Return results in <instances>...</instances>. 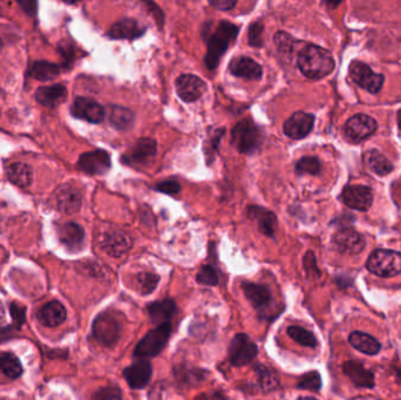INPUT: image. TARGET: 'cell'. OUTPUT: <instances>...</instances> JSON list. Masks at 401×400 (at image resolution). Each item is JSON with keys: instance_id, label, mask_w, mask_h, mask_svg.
Returning a JSON list of instances; mask_svg holds the SVG:
<instances>
[{"instance_id": "obj_9", "label": "cell", "mask_w": 401, "mask_h": 400, "mask_svg": "<svg viewBox=\"0 0 401 400\" xmlns=\"http://www.w3.org/2000/svg\"><path fill=\"white\" fill-rule=\"evenodd\" d=\"M377 122L369 115L357 114L349 119L344 126L347 139L353 143H360L369 139L377 131Z\"/></svg>"}, {"instance_id": "obj_33", "label": "cell", "mask_w": 401, "mask_h": 400, "mask_svg": "<svg viewBox=\"0 0 401 400\" xmlns=\"http://www.w3.org/2000/svg\"><path fill=\"white\" fill-rule=\"evenodd\" d=\"M59 73L60 67L49 61H37L32 65L31 70H30L32 77L40 81L52 80L58 77Z\"/></svg>"}, {"instance_id": "obj_12", "label": "cell", "mask_w": 401, "mask_h": 400, "mask_svg": "<svg viewBox=\"0 0 401 400\" xmlns=\"http://www.w3.org/2000/svg\"><path fill=\"white\" fill-rule=\"evenodd\" d=\"M175 88L178 97L185 102L199 100L206 91V84L192 74H183L175 81Z\"/></svg>"}, {"instance_id": "obj_49", "label": "cell", "mask_w": 401, "mask_h": 400, "mask_svg": "<svg viewBox=\"0 0 401 400\" xmlns=\"http://www.w3.org/2000/svg\"><path fill=\"white\" fill-rule=\"evenodd\" d=\"M5 317H6V313H5L4 306L0 304V323H3L4 320H5Z\"/></svg>"}, {"instance_id": "obj_17", "label": "cell", "mask_w": 401, "mask_h": 400, "mask_svg": "<svg viewBox=\"0 0 401 400\" xmlns=\"http://www.w3.org/2000/svg\"><path fill=\"white\" fill-rule=\"evenodd\" d=\"M333 244L342 254L356 255L363 251L365 247L363 237L351 228H344L335 234Z\"/></svg>"}, {"instance_id": "obj_4", "label": "cell", "mask_w": 401, "mask_h": 400, "mask_svg": "<svg viewBox=\"0 0 401 400\" xmlns=\"http://www.w3.org/2000/svg\"><path fill=\"white\" fill-rule=\"evenodd\" d=\"M369 272L381 277H395L401 274V254L398 251L378 249L367 260Z\"/></svg>"}, {"instance_id": "obj_23", "label": "cell", "mask_w": 401, "mask_h": 400, "mask_svg": "<svg viewBox=\"0 0 401 400\" xmlns=\"http://www.w3.org/2000/svg\"><path fill=\"white\" fill-rule=\"evenodd\" d=\"M245 297L256 310H264L271 303V291L268 286L256 283L245 282L242 284Z\"/></svg>"}, {"instance_id": "obj_51", "label": "cell", "mask_w": 401, "mask_h": 400, "mask_svg": "<svg viewBox=\"0 0 401 400\" xmlns=\"http://www.w3.org/2000/svg\"><path fill=\"white\" fill-rule=\"evenodd\" d=\"M298 400H317L314 397H300Z\"/></svg>"}, {"instance_id": "obj_8", "label": "cell", "mask_w": 401, "mask_h": 400, "mask_svg": "<svg viewBox=\"0 0 401 400\" xmlns=\"http://www.w3.org/2000/svg\"><path fill=\"white\" fill-rule=\"evenodd\" d=\"M350 75L360 87L365 88L370 93H378L384 85L385 78L381 74L374 73L370 66L362 61H352L350 65Z\"/></svg>"}, {"instance_id": "obj_48", "label": "cell", "mask_w": 401, "mask_h": 400, "mask_svg": "<svg viewBox=\"0 0 401 400\" xmlns=\"http://www.w3.org/2000/svg\"><path fill=\"white\" fill-rule=\"evenodd\" d=\"M21 6L24 7V10L30 14H35V8H30V6L35 7L37 6V4L33 3H20Z\"/></svg>"}, {"instance_id": "obj_27", "label": "cell", "mask_w": 401, "mask_h": 400, "mask_svg": "<svg viewBox=\"0 0 401 400\" xmlns=\"http://www.w3.org/2000/svg\"><path fill=\"white\" fill-rule=\"evenodd\" d=\"M67 98V90L63 85L42 86L35 92V99L45 107H56Z\"/></svg>"}, {"instance_id": "obj_45", "label": "cell", "mask_w": 401, "mask_h": 400, "mask_svg": "<svg viewBox=\"0 0 401 400\" xmlns=\"http://www.w3.org/2000/svg\"><path fill=\"white\" fill-rule=\"evenodd\" d=\"M223 135L224 128L215 131V133H213V134L210 135V139L208 140V141H209V143H209V147H206V153L208 159H214V153H216L218 145L221 143V139L223 138Z\"/></svg>"}, {"instance_id": "obj_15", "label": "cell", "mask_w": 401, "mask_h": 400, "mask_svg": "<svg viewBox=\"0 0 401 400\" xmlns=\"http://www.w3.org/2000/svg\"><path fill=\"white\" fill-rule=\"evenodd\" d=\"M53 205L56 210L63 214H74L81 207L82 198L77 188L72 186H61L52 196Z\"/></svg>"}, {"instance_id": "obj_36", "label": "cell", "mask_w": 401, "mask_h": 400, "mask_svg": "<svg viewBox=\"0 0 401 400\" xmlns=\"http://www.w3.org/2000/svg\"><path fill=\"white\" fill-rule=\"evenodd\" d=\"M160 282V277L152 274V272H141L136 276V288L141 295H149L156 289L157 284Z\"/></svg>"}, {"instance_id": "obj_16", "label": "cell", "mask_w": 401, "mask_h": 400, "mask_svg": "<svg viewBox=\"0 0 401 400\" xmlns=\"http://www.w3.org/2000/svg\"><path fill=\"white\" fill-rule=\"evenodd\" d=\"M70 111L75 118L91 123H100L106 116L105 108L97 101L88 98H77L74 100Z\"/></svg>"}, {"instance_id": "obj_28", "label": "cell", "mask_w": 401, "mask_h": 400, "mask_svg": "<svg viewBox=\"0 0 401 400\" xmlns=\"http://www.w3.org/2000/svg\"><path fill=\"white\" fill-rule=\"evenodd\" d=\"M175 313H176V305L174 301L171 300L159 301L152 303L148 306L150 320L156 324L157 327L171 323Z\"/></svg>"}, {"instance_id": "obj_14", "label": "cell", "mask_w": 401, "mask_h": 400, "mask_svg": "<svg viewBox=\"0 0 401 400\" xmlns=\"http://www.w3.org/2000/svg\"><path fill=\"white\" fill-rule=\"evenodd\" d=\"M314 116L305 111H296L286 120L283 131L288 138L292 140L304 139L314 128Z\"/></svg>"}, {"instance_id": "obj_46", "label": "cell", "mask_w": 401, "mask_h": 400, "mask_svg": "<svg viewBox=\"0 0 401 400\" xmlns=\"http://www.w3.org/2000/svg\"><path fill=\"white\" fill-rule=\"evenodd\" d=\"M210 5L215 7L216 10L230 11L237 5L236 0H211Z\"/></svg>"}, {"instance_id": "obj_30", "label": "cell", "mask_w": 401, "mask_h": 400, "mask_svg": "<svg viewBox=\"0 0 401 400\" xmlns=\"http://www.w3.org/2000/svg\"><path fill=\"white\" fill-rule=\"evenodd\" d=\"M7 178L11 183L20 187V188H27L33 181V171L31 166L17 162L8 166L6 171Z\"/></svg>"}, {"instance_id": "obj_44", "label": "cell", "mask_w": 401, "mask_h": 400, "mask_svg": "<svg viewBox=\"0 0 401 400\" xmlns=\"http://www.w3.org/2000/svg\"><path fill=\"white\" fill-rule=\"evenodd\" d=\"M155 190L160 193H164V194H168V195H175L178 194L181 190V186L178 183L176 180H166V181H162L159 183V185L155 186Z\"/></svg>"}, {"instance_id": "obj_39", "label": "cell", "mask_w": 401, "mask_h": 400, "mask_svg": "<svg viewBox=\"0 0 401 400\" xmlns=\"http://www.w3.org/2000/svg\"><path fill=\"white\" fill-rule=\"evenodd\" d=\"M298 389L309 391H319L321 387V375L317 371H311V372L304 375L300 380V383L297 385Z\"/></svg>"}, {"instance_id": "obj_5", "label": "cell", "mask_w": 401, "mask_h": 400, "mask_svg": "<svg viewBox=\"0 0 401 400\" xmlns=\"http://www.w3.org/2000/svg\"><path fill=\"white\" fill-rule=\"evenodd\" d=\"M171 324H164L150 330L144 337L139 341L134 350V356L140 358H148L159 355L164 346L167 345L171 337Z\"/></svg>"}, {"instance_id": "obj_43", "label": "cell", "mask_w": 401, "mask_h": 400, "mask_svg": "<svg viewBox=\"0 0 401 400\" xmlns=\"http://www.w3.org/2000/svg\"><path fill=\"white\" fill-rule=\"evenodd\" d=\"M275 44L278 47L279 52L288 54L292 51V39L284 32H279L275 35Z\"/></svg>"}, {"instance_id": "obj_35", "label": "cell", "mask_w": 401, "mask_h": 400, "mask_svg": "<svg viewBox=\"0 0 401 400\" xmlns=\"http://www.w3.org/2000/svg\"><path fill=\"white\" fill-rule=\"evenodd\" d=\"M288 334L292 338L293 341L298 344L307 346V348H316L318 344L317 338L312 332L300 327H290L288 329Z\"/></svg>"}, {"instance_id": "obj_10", "label": "cell", "mask_w": 401, "mask_h": 400, "mask_svg": "<svg viewBox=\"0 0 401 400\" xmlns=\"http://www.w3.org/2000/svg\"><path fill=\"white\" fill-rule=\"evenodd\" d=\"M111 157L104 150H92L79 157L78 168L88 175H104L111 168Z\"/></svg>"}, {"instance_id": "obj_38", "label": "cell", "mask_w": 401, "mask_h": 400, "mask_svg": "<svg viewBox=\"0 0 401 400\" xmlns=\"http://www.w3.org/2000/svg\"><path fill=\"white\" fill-rule=\"evenodd\" d=\"M321 164L317 157H302L296 164L297 173L300 174L317 175L321 171Z\"/></svg>"}, {"instance_id": "obj_3", "label": "cell", "mask_w": 401, "mask_h": 400, "mask_svg": "<svg viewBox=\"0 0 401 400\" xmlns=\"http://www.w3.org/2000/svg\"><path fill=\"white\" fill-rule=\"evenodd\" d=\"M231 143L240 153H254L262 145V133L252 120L245 119L231 131Z\"/></svg>"}, {"instance_id": "obj_2", "label": "cell", "mask_w": 401, "mask_h": 400, "mask_svg": "<svg viewBox=\"0 0 401 400\" xmlns=\"http://www.w3.org/2000/svg\"><path fill=\"white\" fill-rule=\"evenodd\" d=\"M240 28L230 21H220L216 30L210 33L208 38V49L206 54V66L214 71L220 63L221 58L227 52L231 42H235Z\"/></svg>"}, {"instance_id": "obj_37", "label": "cell", "mask_w": 401, "mask_h": 400, "mask_svg": "<svg viewBox=\"0 0 401 400\" xmlns=\"http://www.w3.org/2000/svg\"><path fill=\"white\" fill-rule=\"evenodd\" d=\"M256 371H257L259 384H261L263 390L272 391L278 387V377L272 370L264 365H259L256 368Z\"/></svg>"}, {"instance_id": "obj_32", "label": "cell", "mask_w": 401, "mask_h": 400, "mask_svg": "<svg viewBox=\"0 0 401 400\" xmlns=\"http://www.w3.org/2000/svg\"><path fill=\"white\" fill-rule=\"evenodd\" d=\"M364 161H365V164H366L367 167L370 168L371 171L377 175H381V176L390 174L392 169H393V166H392L388 157L376 150H369L364 155Z\"/></svg>"}, {"instance_id": "obj_31", "label": "cell", "mask_w": 401, "mask_h": 400, "mask_svg": "<svg viewBox=\"0 0 401 400\" xmlns=\"http://www.w3.org/2000/svg\"><path fill=\"white\" fill-rule=\"evenodd\" d=\"M349 341L353 348L365 355H377L378 352L381 351V343L370 334H364L360 331L350 334Z\"/></svg>"}, {"instance_id": "obj_29", "label": "cell", "mask_w": 401, "mask_h": 400, "mask_svg": "<svg viewBox=\"0 0 401 400\" xmlns=\"http://www.w3.org/2000/svg\"><path fill=\"white\" fill-rule=\"evenodd\" d=\"M107 116H109L111 126L118 131H127L134 123L133 113L128 108L123 107V106H116V104L109 106Z\"/></svg>"}, {"instance_id": "obj_26", "label": "cell", "mask_w": 401, "mask_h": 400, "mask_svg": "<svg viewBox=\"0 0 401 400\" xmlns=\"http://www.w3.org/2000/svg\"><path fill=\"white\" fill-rule=\"evenodd\" d=\"M248 216L254 219L259 226V229L266 236L272 237L275 235L276 224H277V217L273 212L268 209L262 208L259 205H250L248 210Z\"/></svg>"}, {"instance_id": "obj_7", "label": "cell", "mask_w": 401, "mask_h": 400, "mask_svg": "<svg viewBox=\"0 0 401 400\" xmlns=\"http://www.w3.org/2000/svg\"><path fill=\"white\" fill-rule=\"evenodd\" d=\"M259 353V348L245 334H237L229 346V358L233 365L243 366L252 363Z\"/></svg>"}, {"instance_id": "obj_40", "label": "cell", "mask_w": 401, "mask_h": 400, "mask_svg": "<svg viewBox=\"0 0 401 400\" xmlns=\"http://www.w3.org/2000/svg\"><path fill=\"white\" fill-rule=\"evenodd\" d=\"M197 282L203 286H214L218 284V275L211 265H204L197 274Z\"/></svg>"}, {"instance_id": "obj_1", "label": "cell", "mask_w": 401, "mask_h": 400, "mask_svg": "<svg viewBox=\"0 0 401 400\" xmlns=\"http://www.w3.org/2000/svg\"><path fill=\"white\" fill-rule=\"evenodd\" d=\"M297 65L309 79H321L333 72L335 63L328 49L321 46L307 45L298 54Z\"/></svg>"}, {"instance_id": "obj_25", "label": "cell", "mask_w": 401, "mask_h": 400, "mask_svg": "<svg viewBox=\"0 0 401 400\" xmlns=\"http://www.w3.org/2000/svg\"><path fill=\"white\" fill-rule=\"evenodd\" d=\"M343 371L356 387H367V389H372L374 387V373L365 369L363 364L360 363L353 362V360L344 363Z\"/></svg>"}, {"instance_id": "obj_42", "label": "cell", "mask_w": 401, "mask_h": 400, "mask_svg": "<svg viewBox=\"0 0 401 400\" xmlns=\"http://www.w3.org/2000/svg\"><path fill=\"white\" fill-rule=\"evenodd\" d=\"M121 398V391L119 387H102L94 394V400H119Z\"/></svg>"}, {"instance_id": "obj_6", "label": "cell", "mask_w": 401, "mask_h": 400, "mask_svg": "<svg viewBox=\"0 0 401 400\" xmlns=\"http://www.w3.org/2000/svg\"><path fill=\"white\" fill-rule=\"evenodd\" d=\"M121 330L123 327L119 320L111 313L99 315L93 324V334L95 339L105 346H113L116 344L121 336Z\"/></svg>"}, {"instance_id": "obj_50", "label": "cell", "mask_w": 401, "mask_h": 400, "mask_svg": "<svg viewBox=\"0 0 401 400\" xmlns=\"http://www.w3.org/2000/svg\"><path fill=\"white\" fill-rule=\"evenodd\" d=\"M398 125L401 131V109L398 111Z\"/></svg>"}, {"instance_id": "obj_34", "label": "cell", "mask_w": 401, "mask_h": 400, "mask_svg": "<svg viewBox=\"0 0 401 400\" xmlns=\"http://www.w3.org/2000/svg\"><path fill=\"white\" fill-rule=\"evenodd\" d=\"M0 370L11 380H17L23 373L20 360L10 352H4L0 355Z\"/></svg>"}, {"instance_id": "obj_19", "label": "cell", "mask_w": 401, "mask_h": 400, "mask_svg": "<svg viewBox=\"0 0 401 400\" xmlns=\"http://www.w3.org/2000/svg\"><path fill=\"white\" fill-rule=\"evenodd\" d=\"M153 375V366L147 360H137L123 370V377L132 389L141 390L146 387Z\"/></svg>"}, {"instance_id": "obj_47", "label": "cell", "mask_w": 401, "mask_h": 400, "mask_svg": "<svg viewBox=\"0 0 401 400\" xmlns=\"http://www.w3.org/2000/svg\"><path fill=\"white\" fill-rule=\"evenodd\" d=\"M304 267L307 269V272H314L317 275H319L317 265H316V260H314V255L311 251H309L305 258H304Z\"/></svg>"}, {"instance_id": "obj_52", "label": "cell", "mask_w": 401, "mask_h": 400, "mask_svg": "<svg viewBox=\"0 0 401 400\" xmlns=\"http://www.w3.org/2000/svg\"><path fill=\"white\" fill-rule=\"evenodd\" d=\"M3 49V42H1V39H0V51Z\"/></svg>"}, {"instance_id": "obj_20", "label": "cell", "mask_w": 401, "mask_h": 400, "mask_svg": "<svg viewBox=\"0 0 401 400\" xmlns=\"http://www.w3.org/2000/svg\"><path fill=\"white\" fill-rule=\"evenodd\" d=\"M229 72L238 78L248 80H259L263 75V68L259 63L248 56H237L229 63Z\"/></svg>"}, {"instance_id": "obj_11", "label": "cell", "mask_w": 401, "mask_h": 400, "mask_svg": "<svg viewBox=\"0 0 401 400\" xmlns=\"http://www.w3.org/2000/svg\"><path fill=\"white\" fill-rule=\"evenodd\" d=\"M156 141L149 138L139 139L130 147L126 155H123V161L130 166H143L153 160L156 155Z\"/></svg>"}, {"instance_id": "obj_13", "label": "cell", "mask_w": 401, "mask_h": 400, "mask_svg": "<svg viewBox=\"0 0 401 400\" xmlns=\"http://www.w3.org/2000/svg\"><path fill=\"white\" fill-rule=\"evenodd\" d=\"M132 246V238L120 230H109L102 234L100 238V247L102 250L113 257H120L126 254Z\"/></svg>"}, {"instance_id": "obj_18", "label": "cell", "mask_w": 401, "mask_h": 400, "mask_svg": "<svg viewBox=\"0 0 401 400\" xmlns=\"http://www.w3.org/2000/svg\"><path fill=\"white\" fill-rule=\"evenodd\" d=\"M343 202L350 208L365 212L374 202V193L366 186H349L342 194Z\"/></svg>"}, {"instance_id": "obj_24", "label": "cell", "mask_w": 401, "mask_h": 400, "mask_svg": "<svg viewBox=\"0 0 401 400\" xmlns=\"http://www.w3.org/2000/svg\"><path fill=\"white\" fill-rule=\"evenodd\" d=\"M38 320L45 327H58L66 320L67 313L65 306L60 302L53 301L47 303L39 310Z\"/></svg>"}, {"instance_id": "obj_41", "label": "cell", "mask_w": 401, "mask_h": 400, "mask_svg": "<svg viewBox=\"0 0 401 400\" xmlns=\"http://www.w3.org/2000/svg\"><path fill=\"white\" fill-rule=\"evenodd\" d=\"M263 25L262 23H254L249 28V45L252 47H261L262 40Z\"/></svg>"}, {"instance_id": "obj_22", "label": "cell", "mask_w": 401, "mask_h": 400, "mask_svg": "<svg viewBox=\"0 0 401 400\" xmlns=\"http://www.w3.org/2000/svg\"><path fill=\"white\" fill-rule=\"evenodd\" d=\"M58 235L65 247L70 251H79L85 246V230L78 223L68 222L58 228Z\"/></svg>"}, {"instance_id": "obj_21", "label": "cell", "mask_w": 401, "mask_h": 400, "mask_svg": "<svg viewBox=\"0 0 401 400\" xmlns=\"http://www.w3.org/2000/svg\"><path fill=\"white\" fill-rule=\"evenodd\" d=\"M146 32V28H143L141 25L132 18H126L123 20L118 21L109 28L107 32L109 38L114 39V40H133V39L142 37Z\"/></svg>"}]
</instances>
